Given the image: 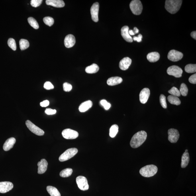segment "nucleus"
<instances>
[{
  "instance_id": "nucleus-1",
  "label": "nucleus",
  "mask_w": 196,
  "mask_h": 196,
  "mask_svg": "<svg viewBox=\"0 0 196 196\" xmlns=\"http://www.w3.org/2000/svg\"><path fill=\"white\" fill-rule=\"evenodd\" d=\"M147 134L145 131H141L137 133L133 136L130 142V146L133 148H138L146 141Z\"/></svg>"
},
{
  "instance_id": "nucleus-2",
  "label": "nucleus",
  "mask_w": 196,
  "mask_h": 196,
  "mask_svg": "<svg viewBox=\"0 0 196 196\" xmlns=\"http://www.w3.org/2000/svg\"><path fill=\"white\" fill-rule=\"evenodd\" d=\"M182 1L181 0H166L165 8L171 14H175L180 9Z\"/></svg>"
},
{
  "instance_id": "nucleus-3",
  "label": "nucleus",
  "mask_w": 196,
  "mask_h": 196,
  "mask_svg": "<svg viewBox=\"0 0 196 196\" xmlns=\"http://www.w3.org/2000/svg\"><path fill=\"white\" fill-rule=\"evenodd\" d=\"M158 171L157 167L153 165H146L141 168L140 173L142 176L145 177H150L154 176Z\"/></svg>"
},
{
  "instance_id": "nucleus-4",
  "label": "nucleus",
  "mask_w": 196,
  "mask_h": 196,
  "mask_svg": "<svg viewBox=\"0 0 196 196\" xmlns=\"http://www.w3.org/2000/svg\"><path fill=\"white\" fill-rule=\"evenodd\" d=\"M130 8L132 13L135 15H140L142 13L143 6L139 0H133L131 2Z\"/></svg>"
},
{
  "instance_id": "nucleus-5",
  "label": "nucleus",
  "mask_w": 196,
  "mask_h": 196,
  "mask_svg": "<svg viewBox=\"0 0 196 196\" xmlns=\"http://www.w3.org/2000/svg\"><path fill=\"white\" fill-rule=\"evenodd\" d=\"M78 150L75 148H71L68 149L59 157V160L60 162H64L69 160L74 157L77 153Z\"/></svg>"
},
{
  "instance_id": "nucleus-6",
  "label": "nucleus",
  "mask_w": 196,
  "mask_h": 196,
  "mask_svg": "<svg viewBox=\"0 0 196 196\" xmlns=\"http://www.w3.org/2000/svg\"><path fill=\"white\" fill-rule=\"evenodd\" d=\"M167 74L169 75L173 76L177 78H179L182 76L183 71L180 67L176 65L170 66L167 69Z\"/></svg>"
},
{
  "instance_id": "nucleus-7",
  "label": "nucleus",
  "mask_w": 196,
  "mask_h": 196,
  "mask_svg": "<svg viewBox=\"0 0 196 196\" xmlns=\"http://www.w3.org/2000/svg\"><path fill=\"white\" fill-rule=\"evenodd\" d=\"M27 126L31 131L39 136L44 135V132L43 130L38 127L29 120H27L26 122Z\"/></svg>"
},
{
  "instance_id": "nucleus-8",
  "label": "nucleus",
  "mask_w": 196,
  "mask_h": 196,
  "mask_svg": "<svg viewBox=\"0 0 196 196\" xmlns=\"http://www.w3.org/2000/svg\"><path fill=\"white\" fill-rule=\"evenodd\" d=\"M76 182L80 189L83 191H86L88 190L89 186L87 180L84 177L79 176L76 179Z\"/></svg>"
},
{
  "instance_id": "nucleus-9",
  "label": "nucleus",
  "mask_w": 196,
  "mask_h": 196,
  "mask_svg": "<svg viewBox=\"0 0 196 196\" xmlns=\"http://www.w3.org/2000/svg\"><path fill=\"white\" fill-rule=\"evenodd\" d=\"M62 135L63 137L67 140L75 139L79 136L78 132L70 129H67L63 130Z\"/></svg>"
},
{
  "instance_id": "nucleus-10",
  "label": "nucleus",
  "mask_w": 196,
  "mask_h": 196,
  "mask_svg": "<svg viewBox=\"0 0 196 196\" xmlns=\"http://www.w3.org/2000/svg\"><path fill=\"white\" fill-rule=\"evenodd\" d=\"M183 56L182 53L175 50H171L169 52L167 58L172 62H176L181 60Z\"/></svg>"
},
{
  "instance_id": "nucleus-11",
  "label": "nucleus",
  "mask_w": 196,
  "mask_h": 196,
  "mask_svg": "<svg viewBox=\"0 0 196 196\" xmlns=\"http://www.w3.org/2000/svg\"><path fill=\"white\" fill-rule=\"evenodd\" d=\"M168 140L172 143H175L178 140L179 134L178 130L174 129H170L168 131Z\"/></svg>"
},
{
  "instance_id": "nucleus-12",
  "label": "nucleus",
  "mask_w": 196,
  "mask_h": 196,
  "mask_svg": "<svg viewBox=\"0 0 196 196\" xmlns=\"http://www.w3.org/2000/svg\"><path fill=\"white\" fill-rule=\"evenodd\" d=\"M99 3L96 2L92 6L91 9V13L92 20L95 22L99 21Z\"/></svg>"
},
{
  "instance_id": "nucleus-13",
  "label": "nucleus",
  "mask_w": 196,
  "mask_h": 196,
  "mask_svg": "<svg viewBox=\"0 0 196 196\" xmlns=\"http://www.w3.org/2000/svg\"><path fill=\"white\" fill-rule=\"evenodd\" d=\"M13 183L10 182H0V193H6L13 189Z\"/></svg>"
},
{
  "instance_id": "nucleus-14",
  "label": "nucleus",
  "mask_w": 196,
  "mask_h": 196,
  "mask_svg": "<svg viewBox=\"0 0 196 196\" xmlns=\"http://www.w3.org/2000/svg\"><path fill=\"white\" fill-rule=\"evenodd\" d=\"M150 95V91L148 88L142 89L140 94V100L141 103L145 104L148 101Z\"/></svg>"
},
{
  "instance_id": "nucleus-15",
  "label": "nucleus",
  "mask_w": 196,
  "mask_h": 196,
  "mask_svg": "<svg viewBox=\"0 0 196 196\" xmlns=\"http://www.w3.org/2000/svg\"><path fill=\"white\" fill-rule=\"evenodd\" d=\"M65 46L67 48L72 47L74 46L76 43L75 36L69 34L65 37L64 39Z\"/></svg>"
},
{
  "instance_id": "nucleus-16",
  "label": "nucleus",
  "mask_w": 196,
  "mask_h": 196,
  "mask_svg": "<svg viewBox=\"0 0 196 196\" xmlns=\"http://www.w3.org/2000/svg\"><path fill=\"white\" fill-rule=\"evenodd\" d=\"M129 27L128 26H124L121 29V35L124 39L126 42L132 43L133 42V40L132 37L129 34Z\"/></svg>"
},
{
  "instance_id": "nucleus-17",
  "label": "nucleus",
  "mask_w": 196,
  "mask_h": 196,
  "mask_svg": "<svg viewBox=\"0 0 196 196\" xmlns=\"http://www.w3.org/2000/svg\"><path fill=\"white\" fill-rule=\"evenodd\" d=\"M48 165V162L45 159H42L40 162H39L38 163L39 174H43L45 173L47 169Z\"/></svg>"
},
{
  "instance_id": "nucleus-18",
  "label": "nucleus",
  "mask_w": 196,
  "mask_h": 196,
  "mask_svg": "<svg viewBox=\"0 0 196 196\" xmlns=\"http://www.w3.org/2000/svg\"><path fill=\"white\" fill-rule=\"evenodd\" d=\"M132 63V60L128 57H125L120 61L119 67L122 70L125 71L129 68Z\"/></svg>"
},
{
  "instance_id": "nucleus-19",
  "label": "nucleus",
  "mask_w": 196,
  "mask_h": 196,
  "mask_svg": "<svg viewBox=\"0 0 196 196\" xmlns=\"http://www.w3.org/2000/svg\"><path fill=\"white\" fill-rule=\"evenodd\" d=\"M46 3L47 5L57 8H62L65 6L64 2L62 0H47Z\"/></svg>"
},
{
  "instance_id": "nucleus-20",
  "label": "nucleus",
  "mask_w": 196,
  "mask_h": 196,
  "mask_svg": "<svg viewBox=\"0 0 196 196\" xmlns=\"http://www.w3.org/2000/svg\"><path fill=\"white\" fill-rule=\"evenodd\" d=\"M16 139L14 137L10 138L6 141L3 146V150L5 151H9L13 148L16 142Z\"/></svg>"
},
{
  "instance_id": "nucleus-21",
  "label": "nucleus",
  "mask_w": 196,
  "mask_h": 196,
  "mask_svg": "<svg viewBox=\"0 0 196 196\" xmlns=\"http://www.w3.org/2000/svg\"><path fill=\"white\" fill-rule=\"evenodd\" d=\"M93 105L92 102L88 100L83 102L79 107V111L81 112H85L88 110Z\"/></svg>"
},
{
  "instance_id": "nucleus-22",
  "label": "nucleus",
  "mask_w": 196,
  "mask_h": 196,
  "mask_svg": "<svg viewBox=\"0 0 196 196\" xmlns=\"http://www.w3.org/2000/svg\"><path fill=\"white\" fill-rule=\"evenodd\" d=\"M147 58L150 62H156L160 59V55L156 52H150L147 55Z\"/></svg>"
},
{
  "instance_id": "nucleus-23",
  "label": "nucleus",
  "mask_w": 196,
  "mask_h": 196,
  "mask_svg": "<svg viewBox=\"0 0 196 196\" xmlns=\"http://www.w3.org/2000/svg\"><path fill=\"white\" fill-rule=\"evenodd\" d=\"M123 80L121 77H113L108 79L107 81L108 85L109 86H114L121 84Z\"/></svg>"
},
{
  "instance_id": "nucleus-24",
  "label": "nucleus",
  "mask_w": 196,
  "mask_h": 196,
  "mask_svg": "<svg viewBox=\"0 0 196 196\" xmlns=\"http://www.w3.org/2000/svg\"><path fill=\"white\" fill-rule=\"evenodd\" d=\"M190 161L189 155L188 152L183 153L182 157L181 166L182 168H185L188 165Z\"/></svg>"
},
{
  "instance_id": "nucleus-25",
  "label": "nucleus",
  "mask_w": 196,
  "mask_h": 196,
  "mask_svg": "<svg viewBox=\"0 0 196 196\" xmlns=\"http://www.w3.org/2000/svg\"><path fill=\"white\" fill-rule=\"evenodd\" d=\"M99 70V67L96 64H93L85 68V72L89 74L97 73Z\"/></svg>"
},
{
  "instance_id": "nucleus-26",
  "label": "nucleus",
  "mask_w": 196,
  "mask_h": 196,
  "mask_svg": "<svg viewBox=\"0 0 196 196\" xmlns=\"http://www.w3.org/2000/svg\"><path fill=\"white\" fill-rule=\"evenodd\" d=\"M47 190L51 196H61L60 192L56 187L52 186H48Z\"/></svg>"
},
{
  "instance_id": "nucleus-27",
  "label": "nucleus",
  "mask_w": 196,
  "mask_h": 196,
  "mask_svg": "<svg viewBox=\"0 0 196 196\" xmlns=\"http://www.w3.org/2000/svg\"><path fill=\"white\" fill-rule=\"evenodd\" d=\"M167 99L169 103L172 104L178 105L181 104V101L178 97L173 95L169 96Z\"/></svg>"
},
{
  "instance_id": "nucleus-28",
  "label": "nucleus",
  "mask_w": 196,
  "mask_h": 196,
  "mask_svg": "<svg viewBox=\"0 0 196 196\" xmlns=\"http://www.w3.org/2000/svg\"><path fill=\"white\" fill-rule=\"evenodd\" d=\"M118 132V126L117 125L114 124L110 128L109 136L111 138H114Z\"/></svg>"
},
{
  "instance_id": "nucleus-29",
  "label": "nucleus",
  "mask_w": 196,
  "mask_h": 196,
  "mask_svg": "<svg viewBox=\"0 0 196 196\" xmlns=\"http://www.w3.org/2000/svg\"><path fill=\"white\" fill-rule=\"evenodd\" d=\"M73 170L71 168H67L61 171L60 176L63 178L68 177L72 175Z\"/></svg>"
},
{
  "instance_id": "nucleus-30",
  "label": "nucleus",
  "mask_w": 196,
  "mask_h": 196,
  "mask_svg": "<svg viewBox=\"0 0 196 196\" xmlns=\"http://www.w3.org/2000/svg\"><path fill=\"white\" fill-rule=\"evenodd\" d=\"M20 49L21 50H24L29 47L30 44L27 40L21 39L19 41Z\"/></svg>"
},
{
  "instance_id": "nucleus-31",
  "label": "nucleus",
  "mask_w": 196,
  "mask_h": 196,
  "mask_svg": "<svg viewBox=\"0 0 196 196\" xmlns=\"http://www.w3.org/2000/svg\"><path fill=\"white\" fill-rule=\"evenodd\" d=\"M185 71L188 73H193L196 72V65L189 64L185 67Z\"/></svg>"
},
{
  "instance_id": "nucleus-32",
  "label": "nucleus",
  "mask_w": 196,
  "mask_h": 196,
  "mask_svg": "<svg viewBox=\"0 0 196 196\" xmlns=\"http://www.w3.org/2000/svg\"><path fill=\"white\" fill-rule=\"evenodd\" d=\"M28 23L34 29H38L39 28V25L36 20L32 17H29L28 19Z\"/></svg>"
},
{
  "instance_id": "nucleus-33",
  "label": "nucleus",
  "mask_w": 196,
  "mask_h": 196,
  "mask_svg": "<svg viewBox=\"0 0 196 196\" xmlns=\"http://www.w3.org/2000/svg\"><path fill=\"white\" fill-rule=\"evenodd\" d=\"M179 91L181 94L183 96H186L187 95L188 92V89L187 85L185 83H183L181 84Z\"/></svg>"
},
{
  "instance_id": "nucleus-34",
  "label": "nucleus",
  "mask_w": 196,
  "mask_h": 196,
  "mask_svg": "<svg viewBox=\"0 0 196 196\" xmlns=\"http://www.w3.org/2000/svg\"><path fill=\"white\" fill-rule=\"evenodd\" d=\"M168 93L170 94L171 95L177 97L180 96L181 95L179 91L175 87L172 88L170 90L168 91Z\"/></svg>"
},
{
  "instance_id": "nucleus-35",
  "label": "nucleus",
  "mask_w": 196,
  "mask_h": 196,
  "mask_svg": "<svg viewBox=\"0 0 196 196\" xmlns=\"http://www.w3.org/2000/svg\"><path fill=\"white\" fill-rule=\"evenodd\" d=\"M43 21L47 25L50 27L52 26L54 23V19L52 17H49V16L44 18Z\"/></svg>"
},
{
  "instance_id": "nucleus-36",
  "label": "nucleus",
  "mask_w": 196,
  "mask_h": 196,
  "mask_svg": "<svg viewBox=\"0 0 196 196\" xmlns=\"http://www.w3.org/2000/svg\"><path fill=\"white\" fill-rule=\"evenodd\" d=\"M8 44L10 48L14 51L16 50V45L15 41L13 38H10L8 41Z\"/></svg>"
},
{
  "instance_id": "nucleus-37",
  "label": "nucleus",
  "mask_w": 196,
  "mask_h": 196,
  "mask_svg": "<svg viewBox=\"0 0 196 196\" xmlns=\"http://www.w3.org/2000/svg\"><path fill=\"white\" fill-rule=\"evenodd\" d=\"M160 103L161 106L165 109H166L167 107V105L166 102V97L165 96L161 94L160 97Z\"/></svg>"
},
{
  "instance_id": "nucleus-38",
  "label": "nucleus",
  "mask_w": 196,
  "mask_h": 196,
  "mask_svg": "<svg viewBox=\"0 0 196 196\" xmlns=\"http://www.w3.org/2000/svg\"><path fill=\"white\" fill-rule=\"evenodd\" d=\"M100 104L103 106L106 110H108L110 109L111 107V104L110 103H108L106 100H103L100 101Z\"/></svg>"
},
{
  "instance_id": "nucleus-39",
  "label": "nucleus",
  "mask_w": 196,
  "mask_h": 196,
  "mask_svg": "<svg viewBox=\"0 0 196 196\" xmlns=\"http://www.w3.org/2000/svg\"><path fill=\"white\" fill-rule=\"evenodd\" d=\"M42 2V0H31V5L32 7H37L40 5Z\"/></svg>"
},
{
  "instance_id": "nucleus-40",
  "label": "nucleus",
  "mask_w": 196,
  "mask_h": 196,
  "mask_svg": "<svg viewBox=\"0 0 196 196\" xmlns=\"http://www.w3.org/2000/svg\"><path fill=\"white\" fill-rule=\"evenodd\" d=\"M63 87L64 91L67 92H70L72 88V85L68 83H64Z\"/></svg>"
},
{
  "instance_id": "nucleus-41",
  "label": "nucleus",
  "mask_w": 196,
  "mask_h": 196,
  "mask_svg": "<svg viewBox=\"0 0 196 196\" xmlns=\"http://www.w3.org/2000/svg\"><path fill=\"white\" fill-rule=\"evenodd\" d=\"M44 88L47 90L52 89L54 88V86L50 82L47 81L44 83Z\"/></svg>"
},
{
  "instance_id": "nucleus-42",
  "label": "nucleus",
  "mask_w": 196,
  "mask_h": 196,
  "mask_svg": "<svg viewBox=\"0 0 196 196\" xmlns=\"http://www.w3.org/2000/svg\"><path fill=\"white\" fill-rule=\"evenodd\" d=\"M46 114L47 115H53L55 114L56 113V111L55 109H52L51 108H47L45 111Z\"/></svg>"
},
{
  "instance_id": "nucleus-43",
  "label": "nucleus",
  "mask_w": 196,
  "mask_h": 196,
  "mask_svg": "<svg viewBox=\"0 0 196 196\" xmlns=\"http://www.w3.org/2000/svg\"><path fill=\"white\" fill-rule=\"evenodd\" d=\"M189 81L190 83L193 84H196V74H194L189 77Z\"/></svg>"
},
{
  "instance_id": "nucleus-44",
  "label": "nucleus",
  "mask_w": 196,
  "mask_h": 196,
  "mask_svg": "<svg viewBox=\"0 0 196 196\" xmlns=\"http://www.w3.org/2000/svg\"><path fill=\"white\" fill-rule=\"evenodd\" d=\"M142 36L141 34H140L137 37L134 36L133 40L135 41H137L138 42H140L142 41Z\"/></svg>"
},
{
  "instance_id": "nucleus-45",
  "label": "nucleus",
  "mask_w": 196,
  "mask_h": 196,
  "mask_svg": "<svg viewBox=\"0 0 196 196\" xmlns=\"http://www.w3.org/2000/svg\"><path fill=\"white\" fill-rule=\"evenodd\" d=\"M49 104H50V102H49V101L47 100H46L41 102L40 105L42 107H46L49 105Z\"/></svg>"
},
{
  "instance_id": "nucleus-46",
  "label": "nucleus",
  "mask_w": 196,
  "mask_h": 196,
  "mask_svg": "<svg viewBox=\"0 0 196 196\" xmlns=\"http://www.w3.org/2000/svg\"><path fill=\"white\" fill-rule=\"evenodd\" d=\"M191 36L194 39H196V31H194L191 33Z\"/></svg>"
},
{
  "instance_id": "nucleus-47",
  "label": "nucleus",
  "mask_w": 196,
  "mask_h": 196,
  "mask_svg": "<svg viewBox=\"0 0 196 196\" xmlns=\"http://www.w3.org/2000/svg\"><path fill=\"white\" fill-rule=\"evenodd\" d=\"M133 31L135 35L138 34L139 32V30L138 29V28L136 27H134V30Z\"/></svg>"
},
{
  "instance_id": "nucleus-48",
  "label": "nucleus",
  "mask_w": 196,
  "mask_h": 196,
  "mask_svg": "<svg viewBox=\"0 0 196 196\" xmlns=\"http://www.w3.org/2000/svg\"><path fill=\"white\" fill-rule=\"evenodd\" d=\"M188 150H187V149L185 151V152H186V153L188 152Z\"/></svg>"
}]
</instances>
